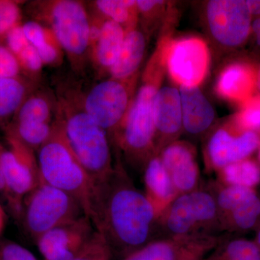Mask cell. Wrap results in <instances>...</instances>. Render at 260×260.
<instances>
[{
    "label": "cell",
    "instance_id": "8fae6325",
    "mask_svg": "<svg viewBox=\"0 0 260 260\" xmlns=\"http://www.w3.org/2000/svg\"><path fill=\"white\" fill-rule=\"evenodd\" d=\"M95 232L91 220L84 215L51 229L38 238L36 242L45 260H73L90 242Z\"/></svg>",
    "mask_w": 260,
    "mask_h": 260
},
{
    "label": "cell",
    "instance_id": "e575fe53",
    "mask_svg": "<svg viewBox=\"0 0 260 260\" xmlns=\"http://www.w3.org/2000/svg\"><path fill=\"white\" fill-rule=\"evenodd\" d=\"M0 260H37L31 251L13 242L0 245Z\"/></svg>",
    "mask_w": 260,
    "mask_h": 260
},
{
    "label": "cell",
    "instance_id": "d6a6232c",
    "mask_svg": "<svg viewBox=\"0 0 260 260\" xmlns=\"http://www.w3.org/2000/svg\"><path fill=\"white\" fill-rule=\"evenodd\" d=\"M20 65L16 56L5 44L0 43V78H14L19 77Z\"/></svg>",
    "mask_w": 260,
    "mask_h": 260
},
{
    "label": "cell",
    "instance_id": "f546056e",
    "mask_svg": "<svg viewBox=\"0 0 260 260\" xmlns=\"http://www.w3.org/2000/svg\"><path fill=\"white\" fill-rule=\"evenodd\" d=\"M239 133L260 129V95H254L241 104V109L235 118Z\"/></svg>",
    "mask_w": 260,
    "mask_h": 260
},
{
    "label": "cell",
    "instance_id": "9a60e30c",
    "mask_svg": "<svg viewBox=\"0 0 260 260\" xmlns=\"http://www.w3.org/2000/svg\"><path fill=\"white\" fill-rule=\"evenodd\" d=\"M178 194L200 189V172L194 149L185 142H173L159 155Z\"/></svg>",
    "mask_w": 260,
    "mask_h": 260
},
{
    "label": "cell",
    "instance_id": "7bdbcfd3",
    "mask_svg": "<svg viewBox=\"0 0 260 260\" xmlns=\"http://www.w3.org/2000/svg\"><path fill=\"white\" fill-rule=\"evenodd\" d=\"M5 223V215L4 210H3V207L0 204V234L3 232V229H4Z\"/></svg>",
    "mask_w": 260,
    "mask_h": 260
},
{
    "label": "cell",
    "instance_id": "74e56055",
    "mask_svg": "<svg viewBox=\"0 0 260 260\" xmlns=\"http://www.w3.org/2000/svg\"><path fill=\"white\" fill-rule=\"evenodd\" d=\"M37 49L44 64H53L59 57V54L55 46L51 44L49 41Z\"/></svg>",
    "mask_w": 260,
    "mask_h": 260
},
{
    "label": "cell",
    "instance_id": "277c9868",
    "mask_svg": "<svg viewBox=\"0 0 260 260\" xmlns=\"http://www.w3.org/2000/svg\"><path fill=\"white\" fill-rule=\"evenodd\" d=\"M220 229L216 201L213 191L198 189L178 195L158 219L162 238L213 235Z\"/></svg>",
    "mask_w": 260,
    "mask_h": 260
},
{
    "label": "cell",
    "instance_id": "30bf717a",
    "mask_svg": "<svg viewBox=\"0 0 260 260\" xmlns=\"http://www.w3.org/2000/svg\"><path fill=\"white\" fill-rule=\"evenodd\" d=\"M207 18L212 35L225 47L242 45L251 30L252 15L244 0H211Z\"/></svg>",
    "mask_w": 260,
    "mask_h": 260
},
{
    "label": "cell",
    "instance_id": "52a82bcc",
    "mask_svg": "<svg viewBox=\"0 0 260 260\" xmlns=\"http://www.w3.org/2000/svg\"><path fill=\"white\" fill-rule=\"evenodd\" d=\"M162 59L173 81L180 86H199L208 75L210 53L198 37H185L168 43Z\"/></svg>",
    "mask_w": 260,
    "mask_h": 260
},
{
    "label": "cell",
    "instance_id": "4316f807",
    "mask_svg": "<svg viewBox=\"0 0 260 260\" xmlns=\"http://www.w3.org/2000/svg\"><path fill=\"white\" fill-rule=\"evenodd\" d=\"M51 107L46 99L40 95L27 98L17 112L16 123H49Z\"/></svg>",
    "mask_w": 260,
    "mask_h": 260
},
{
    "label": "cell",
    "instance_id": "7a4b0ae2",
    "mask_svg": "<svg viewBox=\"0 0 260 260\" xmlns=\"http://www.w3.org/2000/svg\"><path fill=\"white\" fill-rule=\"evenodd\" d=\"M37 160L43 182L74 198L90 218L97 184L75 158L60 126L53 129L50 138L39 148Z\"/></svg>",
    "mask_w": 260,
    "mask_h": 260
},
{
    "label": "cell",
    "instance_id": "d590c367",
    "mask_svg": "<svg viewBox=\"0 0 260 260\" xmlns=\"http://www.w3.org/2000/svg\"><path fill=\"white\" fill-rule=\"evenodd\" d=\"M22 28L29 44L34 46L36 49L42 47L49 41L46 30L37 22H26L22 25Z\"/></svg>",
    "mask_w": 260,
    "mask_h": 260
},
{
    "label": "cell",
    "instance_id": "3957f363",
    "mask_svg": "<svg viewBox=\"0 0 260 260\" xmlns=\"http://www.w3.org/2000/svg\"><path fill=\"white\" fill-rule=\"evenodd\" d=\"M60 126L75 158L97 186L105 182L114 170L107 132L85 111L68 116Z\"/></svg>",
    "mask_w": 260,
    "mask_h": 260
},
{
    "label": "cell",
    "instance_id": "e0dca14e",
    "mask_svg": "<svg viewBox=\"0 0 260 260\" xmlns=\"http://www.w3.org/2000/svg\"><path fill=\"white\" fill-rule=\"evenodd\" d=\"M182 126L189 134L197 135L206 131L213 124V106L198 86H180Z\"/></svg>",
    "mask_w": 260,
    "mask_h": 260
},
{
    "label": "cell",
    "instance_id": "f6af8a7d",
    "mask_svg": "<svg viewBox=\"0 0 260 260\" xmlns=\"http://www.w3.org/2000/svg\"><path fill=\"white\" fill-rule=\"evenodd\" d=\"M256 244H257V246H259L260 249V229L258 230L257 234H256Z\"/></svg>",
    "mask_w": 260,
    "mask_h": 260
},
{
    "label": "cell",
    "instance_id": "7402d4cb",
    "mask_svg": "<svg viewBox=\"0 0 260 260\" xmlns=\"http://www.w3.org/2000/svg\"><path fill=\"white\" fill-rule=\"evenodd\" d=\"M220 184L252 188L260 183V167L254 160L246 158L229 164L218 171Z\"/></svg>",
    "mask_w": 260,
    "mask_h": 260
},
{
    "label": "cell",
    "instance_id": "8992f818",
    "mask_svg": "<svg viewBox=\"0 0 260 260\" xmlns=\"http://www.w3.org/2000/svg\"><path fill=\"white\" fill-rule=\"evenodd\" d=\"M157 88L148 83L143 85L128 110L122 129L119 133V143L131 161L136 165H146L153 155L156 138L155 99Z\"/></svg>",
    "mask_w": 260,
    "mask_h": 260
},
{
    "label": "cell",
    "instance_id": "b9f144b4",
    "mask_svg": "<svg viewBox=\"0 0 260 260\" xmlns=\"http://www.w3.org/2000/svg\"><path fill=\"white\" fill-rule=\"evenodd\" d=\"M251 30L255 35L256 42L260 45V17L251 24Z\"/></svg>",
    "mask_w": 260,
    "mask_h": 260
},
{
    "label": "cell",
    "instance_id": "6da1fadb",
    "mask_svg": "<svg viewBox=\"0 0 260 260\" xmlns=\"http://www.w3.org/2000/svg\"><path fill=\"white\" fill-rule=\"evenodd\" d=\"M90 218L113 258L121 260L158 239V216L153 205L119 167L97 186Z\"/></svg>",
    "mask_w": 260,
    "mask_h": 260
},
{
    "label": "cell",
    "instance_id": "7c38bea8",
    "mask_svg": "<svg viewBox=\"0 0 260 260\" xmlns=\"http://www.w3.org/2000/svg\"><path fill=\"white\" fill-rule=\"evenodd\" d=\"M218 244L214 235L160 238L121 260H200Z\"/></svg>",
    "mask_w": 260,
    "mask_h": 260
},
{
    "label": "cell",
    "instance_id": "d6986e66",
    "mask_svg": "<svg viewBox=\"0 0 260 260\" xmlns=\"http://www.w3.org/2000/svg\"><path fill=\"white\" fill-rule=\"evenodd\" d=\"M154 108L156 134L166 139H172L183 127L179 90L173 87L159 89Z\"/></svg>",
    "mask_w": 260,
    "mask_h": 260
},
{
    "label": "cell",
    "instance_id": "60d3db41",
    "mask_svg": "<svg viewBox=\"0 0 260 260\" xmlns=\"http://www.w3.org/2000/svg\"><path fill=\"white\" fill-rule=\"evenodd\" d=\"M249 11L251 15H260V1L257 0H249L246 1Z\"/></svg>",
    "mask_w": 260,
    "mask_h": 260
},
{
    "label": "cell",
    "instance_id": "cb8c5ba5",
    "mask_svg": "<svg viewBox=\"0 0 260 260\" xmlns=\"http://www.w3.org/2000/svg\"><path fill=\"white\" fill-rule=\"evenodd\" d=\"M28 92V85L19 77L0 78V121L18 112Z\"/></svg>",
    "mask_w": 260,
    "mask_h": 260
},
{
    "label": "cell",
    "instance_id": "9c48e42d",
    "mask_svg": "<svg viewBox=\"0 0 260 260\" xmlns=\"http://www.w3.org/2000/svg\"><path fill=\"white\" fill-rule=\"evenodd\" d=\"M53 34L71 57L80 58L90 45V23L81 3L60 0L53 3L49 12Z\"/></svg>",
    "mask_w": 260,
    "mask_h": 260
},
{
    "label": "cell",
    "instance_id": "4dcf8cb0",
    "mask_svg": "<svg viewBox=\"0 0 260 260\" xmlns=\"http://www.w3.org/2000/svg\"><path fill=\"white\" fill-rule=\"evenodd\" d=\"M21 10L17 2L0 0V39L17 25H20Z\"/></svg>",
    "mask_w": 260,
    "mask_h": 260
},
{
    "label": "cell",
    "instance_id": "1f68e13d",
    "mask_svg": "<svg viewBox=\"0 0 260 260\" xmlns=\"http://www.w3.org/2000/svg\"><path fill=\"white\" fill-rule=\"evenodd\" d=\"M112 251L104 237L95 231L93 237L73 260H112Z\"/></svg>",
    "mask_w": 260,
    "mask_h": 260
},
{
    "label": "cell",
    "instance_id": "ab89813d",
    "mask_svg": "<svg viewBox=\"0 0 260 260\" xmlns=\"http://www.w3.org/2000/svg\"><path fill=\"white\" fill-rule=\"evenodd\" d=\"M162 1H152V0H139L136 1L137 9L143 13H148L158 5H162Z\"/></svg>",
    "mask_w": 260,
    "mask_h": 260
},
{
    "label": "cell",
    "instance_id": "836d02e7",
    "mask_svg": "<svg viewBox=\"0 0 260 260\" xmlns=\"http://www.w3.org/2000/svg\"><path fill=\"white\" fill-rule=\"evenodd\" d=\"M16 57L20 68L29 73H38L44 65L37 49L30 44Z\"/></svg>",
    "mask_w": 260,
    "mask_h": 260
},
{
    "label": "cell",
    "instance_id": "603a6c76",
    "mask_svg": "<svg viewBox=\"0 0 260 260\" xmlns=\"http://www.w3.org/2000/svg\"><path fill=\"white\" fill-rule=\"evenodd\" d=\"M260 220V198L257 194L246 200L227 215L220 218V229L248 231Z\"/></svg>",
    "mask_w": 260,
    "mask_h": 260
},
{
    "label": "cell",
    "instance_id": "bcb514c9",
    "mask_svg": "<svg viewBox=\"0 0 260 260\" xmlns=\"http://www.w3.org/2000/svg\"><path fill=\"white\" fill-rule=\"evenodd\" d=\"M260 146V145H259ZM259 160H260V148H259Z\"/></svg>",
    "mask_w": 260,
    "mask_h": 260
},
{
    "label": "cell",
    "instance_id": "f1b7e54d",
    "mask_svg": "<svg viewBox=\"0 0 260 260\" xmlns=\"http://www.w3.org/2000/svg\"><path fill=\"white\" fill-rule=\"evenodd\" d=\"M215 260H260V249L255 242L235 239L224 246Z\"/></svg>",
    "mask_w": 260,
    "mask_h": 260
},
{
    "label": "cell",
    "instance_id": "8d00e7d4",
    "mask_svg": "<svg viewBox=\"0 0 260 260\" xmlns=\"http://www.w3.org/2000/svg\"><path fill=\"white\" fill-rule=\"evenodd\" d=\"M5 39V45L15 56H18L29 44L24 34L22 25H17L10 30Z\"/></svg>",
    "mask_w": 260,
    "mask_h": 260
},
{
    "label": "cell",
    "instance_id": "5b68a950",
    "mask_svg": "<svg viewBox=\"0 0 260 260\" xmlns=\"http://www.w3.org/2000/svg\"><path fill=\"white\" fill-rule=\"evenodd\" d=\"M23 213L25 229L35 241L51 229L85 215L74 198L43 181L25 197Z\"/></svg>",
    "mask_w": 260,
    "mask_h": 260
},
{
    "label": "cell",
    "instance_id": "ac0fdd59",
    "mask_svg": "<svg viewBox=\"0 0 260 260\" xmlns=\"http://www.w3.org/2000/svg\"><path fill=\"white\" fill-rule=\"evenodd\" d=\"M145 194L160 218L178 193L159 155H153L144 167Z\"/></svg>",
    "mask_w": 260,
    "mask_h": 260
},
{
    "label": "cell",
    "instance_id": "f35d334b",
    "mask_svg": "<svg viewBox=\"0 0 260 260\" xmlns=\"http://www.w3.org/2000/svg\"><path fill=\"white\" fill-rule=\"evenodd\" d=\"M3 147L0 144V153L2 150H3ZM0 193L4 195L5 198L8 200V203L11 207L12 210L14 211L15 215H20L21 212L18 209V206H17L16 203H15L14 199L10 194L9 189H8V186H7L6 182H5L4 175H3V170H2L1 164H0Z\"/></svg>",
    "mask_w": 260,
    "mask_h": 260
},
{
    "label": "cell",
    "instance_id": "ffe728a7",
    "mask_svg": "<svg viewBox=\"0 0 260 260\" xmlns=\"http://www.w3.org/2000/svg\"><path fill=\"white\" fill-rule=\"evenodd\" d=\"M145 50L143 34L137 30L126 32L119 56L109 69L113 79H126L134 74L143 60Z\"/></svg>",
    "mask_w": 260,
    "mask_h": 260
},
{
    "label": "cell",
    "instance_id": "83f0119b",
    "mask_svg": "<svg viewBox=\"0 0 260 260\" xmlns=\"http://www.w3.org/2000/svg\"><path fill=\"white\" fill-rule=\"evenodd\" d=\"M95 5L108 20L122 26L131 20L133 10L137 9L136 1L133 0H99Z\"/></svg>",
    "mask_w": 260,
    "mask_h": 260
},
{
    "label": "cell",
    "instance_id": "484cf974",
    "mask_svg": "<svg viewBox=\"0 0 260 260\" xmlns=\"http://www.w3.org/2000/svg\"><path fill=\"white\" fill-rule=\"evenodd\" d=\"M11 129L19 139L32 149L40 148L50 138L54 128L49 123L20 122Z\"/></svg>",
    "mask_w": 260,
    "mask_h": 260
},
{
    "label": "cell",
    "instance_id": "5bb4252c",
    "mask_svg": "<svg viewBox=\"0 0 260 260\" xmlns=\"http://www.w3.org/2000/svg\"><path fill=\"white\" fill-rule=\"evenodd\" d=\"M259 145V136L255 132L234 135L220 128L213 133L208 142V166L213 170L220 171L229 164L248 158Z\"/></svg>",
    "mask_w": 260,
    "mask_h": 260
},
{
    "label": "cell",
    "instance_id": "d4e9b609",
    "mask_svg": "<svg viewBox=\"0 0 260 260\" xmlns=\"http://www.w3.org/2000/svg\"><path fill=\"white\" fill-rule=\"evenodd\" d=\"M215 189L213 192L218 210L219 219L256 194L252 188L223 185L220 183L215 186Z\"/></svg>",
    "mask_w": 260,
    "mask_h": 260
},
{
    "label": "cell",
    "instance_id": "ee69618b",
    "mask_svg": "<svg viewBox=\"0 0 260 260\" xmlns=\"http://www.w3.org/2000/svg\"><path fill=\"white\" fill-rule=\"evenodd\" d=\"M256 88L260 92V66L259 69L257 70V74H256Z\"/></svg>",
    "mask_w": 260,
    "mask_h": 260
},
{
    "label": "cell",
    "instance_id": "2e32d148",
    "mask_svg": "<svg viewBox=\"0 0 260 260\" xmlns=\"http://www.w3.org/2000/svg\"><path fill=\"white\" fill-rule=\"evenodd\" d=\"M257 70L249 63L237 61L225 67L217 80L215 91L229 102L242 104L254 96Z\"/></svg>",
    "mask_w": 260,
    "mask_h": 260
},
{
    "label": "cell",
    "instance_id": "7dc6e473",
    "mask_svg": "<svg viewBox=\"0 0 260 260\" xmlns=\"http://www.w3.org/2000/svg\"><path fill=\"white\" fill-rule=\"evenodd\" d=\"M213 260H215V259H213Z\"/></svg>",
    "mask_w": 260,
    "mask_h": 260
},
{
    "label": "cell",
    "instance_id": "44dd1931",
    "mask_svg": "<svg viewBox=\"0 0 260 260\" xmlns=\"http://www.w3.org/2000/svg\"><path fill=\"white\" fill-rule=\"evenodd\" d=\"M126 32L122 25L107 20L102 24L100 35L95 42V56L101 66L110 69L122 47Z\"/></svg>",
    "mask_w": 260,
    "mask_h": 260
},
{
    "label": "cell",
    "instance_id": "ba28073f",
    "mask_svg": "<svg viewBox=\"0 0 260 260\" xmlns=\"http://www.w3.org/2000/svg\"><path fill=\"white\" fill-rule=\"evenodd\" d=\"M7 138L10 149L2 150L0 164L7 186L22 213V199L41 184L42 178L32 149L19 139L11 128Z\"/></svg>",
    "mask_w": 260,
    "mask_h": 260
},
{
    "label": "cell",
    "instance_id": "4fadbf2b",
    "mask_svg": "<svg viewBox=\"0 0 260 260\" xmlns=\"http://www.w3.org/2000/svg\"><path fill=\"white\" fill-rule=\"evenodd\" d=\"M129 107V95L115 79L98 83L85 98V112L106 131L116 129L124 120Z\"/></svg>",
    "mask_w": 260,
    "mask_h": 260
}]
</instances>
